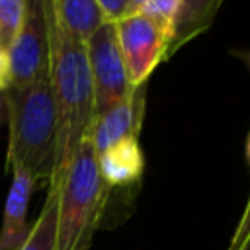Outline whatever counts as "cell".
I'll return each mask as SVG.
<instances>
[{
  "instance_id": "cell-1",
  "label": "cell",
  "mask_w": 250,
  "mask_h": 250,
  "mask_svg": "<svg viewBox=\"0 0 250 250\" xmlns=\"http://www.w3.org/2000/svg\"><path fill=\"white\" fill-rule=\"evenodd\" d=\"M49 33V82L57 113V150L49 180L61 178L94 121V90L84 41L76 39L43 0Z\"/></svg>"
},
{
  "instance_id": "cell-2",
  "label": "cell",
  "mask_w": 250,
  "mask_h": 250,
  "mask_svg": "<svg viewBox=\"0 0 250 250\" xmlns=\"http://www.w3.org/2000/svg\"><path fill=\"white\" fill-rule=\"evenodd\" d=\"M8 109L6 170L25 168L37 180L53 174L57 150V113L49 74L37 82L2 92Z\"/></svg>"
},
{
  "instance_id": "cell-3",
  "label": "cell",
  "mask_w": 250,
  "mask_h": 250,
  "mask_svg": "<svg viewBox=\"0 0 250 250\" xmlns=\"http://www.w3.org/2000/svg\"><path fill=\"white\" fill-rule=\"evenodd\" d=\"M47 184L57 188L55 250H90L111 195L102 180L92 143L86 139L61 178Z\"/></svg>"
},
{
  "instance_id": "cell-4",
  "label": "cell",
  "mask_w": 250,
  "mask_h": 250,
  "mask_svg": "<svg viewBox=\"0 0 250 250\" xmlns=\"http://www.w3.org/2000/svg\"><path fill=\"white\" fill-rule=\"evenodd\" d=\"M84 47L92 76L94 111L98 115L127 98L137 86H133L129 80L125 59L117 41L115 21H104L84 41Z\"/></svg>"
},
{
  "instance_id": "cell-5",
  "label": "cell",
  "mask_w": 250,
  "mask_h": 250,
  "mask_svg": "<svg viewBox=\"0 0 250 250\" xmlns=\"http://www.w3.org/2000/svg\"><path fill=\"white\" fill-rule=\"evenodd\" d=\"M115 29L131 84H146L152 70L166 61L172 31L141 12L117 20Z\"/></svg>"
},
{
  "instance_id": "cell-6",
  "label": "cell",
  "mask_w": 250,
  "mask_h": 250,
  "mask_svg": "<svg viewBox=\"0 0 250 250\" xmlns=\"http://www.w3.org/2000/svg\"><path fill=\"white\" fill-rule=\"evenodd\" d=\"M10 86L23 88L49 74V33L43 0H27L18 35L8 49Z\"/></svg>"
},
{
  "instance_id": "cell-7",
  "label": "cell",
  "mask_w": 250,
  "mask_h": 250,
  "mask_svg": "<svg viewBox=\"0 0 250 250\" xmlns=\"http://www.w3.org/2000/svg\"><path fill=\"white\" fill-rule=\"evenodd\" d=\"M145 92L146 84H141L127 98H123L121 102L113 104L111 107L94 117L88 141L92 143L96 154L104 152L119 141L139 139L145 115Z\"/></svg>"
},
{
  "instance_id": "cell-8",
  "label": "cell",
  "mask_w": 250,
  "mask_h": 250,
  "mask_svg": "<svg viewBox=\"0 0 250 250\" xmlns=\"http://www.w3.org/2000/svg\"><path fill=\"white\" fill-rule=\"evenodd\" d=\"M10 172H12V184L4 203L0 250H21L31 230V225L27 223V207L37 178L25 168H14Z\"/></svg>"
},
{
  "instance_id": "cell-9",
  "label": "cell",
  "mask_w": 250,
  "mask_h": 250,
  "mask_svg": "<svg viewBox=\"0 0 250 250\" xmlns=\"http://www.w3.org/2000/svg\"><path fill=\"white\" fill-rule=\"evenodd\" d=\"M98 168L109 193L137 188L145 172V154L139 139H125L98 154Z\"/></svg>"
},
{
  "instance_id": "cell-10",
  "label": "cell",
  "mask_w": 250,
  "mask_h": 250,
  "mask_svg": "<svg viewBox=\"0 0 250 250\" xmlns=\"http://www.w3.org/2000/svg\"><path fill=\"white\" fill-rule=\"evenodd\" d=\"M221 6L223 0H180L166 59L176 55L186 43L203 35L213 25Z\"/></svg>"
},
{
  "instance_id": "cell-11",
  "label": "cell",
  "mask_w": 250,
  "mask_h": 250,
  "mask_svg": "<svg viewBox=\"0 0 250 250\" xmlns=\"http://www.w3.org/2000/svg\"><path fill=\"white\" fill-rule=\"evenodd\" d=\"M59 21L80 41H86L105 20L96 0H49Z\"/></svg>"
},
{
  "instance_id": "cell-12",
  "label": "cell",
  "mask_w": 250,
  "mask_h": 250,
  "mask_svg": "<svg viewBox=\"0 0 250 250\" xmlns=\"http://www.w3.org/2000/svg\"><path fill=\"white\" fill-rule=\"evenodd\" d=\"M57 248V188L47 186V197L39 217L31 225L29 236L21 250H55Z\"/></svg>"
},
{
  "instance_id": "cell-13",
  "label": "cell",
  "mask_w": 250,
  "mask_h": 250,
  "mask_svg": "<svg viewBox=\"0 0 250 250\" xmlns=\"http://www.w3.org/2000/svg\"><path fill=\"white\" fill-rule=\"evenodd\" d=\"M27 0H0V49L8 53L14 37L18 35Z\"/></svg>"
},
{
  "instance_id": "cell-14",
  "label": "cell",
  "mask_w": 250,
  "mask_h": 250,
  "mask_svg": "<svg viewBox=\"0 0 250 250\" xmlns=\"http://www.w3.org/2000/svg\"><path fill=\"white\" fill-rule=\"evenodd\" d=\"M178 8H180V0H146L139 12L152 18L154 21L162 23L164 27H168L172 31Z\"/></svg>"
},
{
  "instance_id": "cell-15",
  "label": "cell",
  "mask_w": 250,
  "mask_h": 250,
  "mask_svg": "<svg viewBox=\"0 0 250 250\" xmlns=\"http://www.w3.org/2000/svg\"><path fill=\"white\" fill-rule=\"evenodd\" d=\"M227 250H250V195H248L244 211L234 227V232L230 236Z\"/></svg>"
},
{
  "instance_id": "cell-16",
  "label": "cell",
  "mask_w": 250,
  "mask_h": 250,
  "mask_svg": "<svg viewBox=\"0 0 250 250\" xmlns=\"http://www.w3.org/2000/svg\"><path fill=\"white\" fill-rule=\"evenodd\" d=\"M105 21H117L127 14L129 0H96Z\"/></svg>"
},
{
  "instance_id": "cell-17",
  "label": "cell",
  "mask_w": 250,
  "mask_h": 250,
  "mask_svg": "<svg viewBox=\"0 0 250 250\" xmlns=\"http://www.w3.org/2000/svg\"><path fill=\"white\" fill-rule=\"evenodd\" d=\"M10 88V62L8 55L0 49V92Z\"/></svg>"
},
{
  "instance_id": "cell-18",
  "label": "cell",
  "mask_w": 250,
  "mask_h": 250,
  "mask_svg": "<svg viewBox=\"0 0 250 250\" xmlns=\"http://www.w3.org/2000/svg\"><path fill=\"white\" fill-rule=\"evenodd\" d=\"M145 2H146V0H129V6H127V14H125V16L137 14V12H139V10L145 6ZM125 16H123V18H125Z\"/></svg>"
},
{
  "instance_id": "cell-19",
  "label": "cell",
  "mask_w": 250,
  "mask_h": 250,
  "mask_svg": "<svg viewBox=\"0 0 250 250\" xmlns=\"http://www.w3.org/2000/svg\"><path fill=\"white\" fill-rule=\"evenodd\" d=\"M244 154H246V162L250 166V131H248V137H246V146H244Z\"/></svg>"
},
{
  "instance_id": "cell-20",
  "label": "cell",
  "mask_w": 250,
  "mask_h": 250,
  "mask_svg": "<svg viewBox=\"0 0 250 250\" xmlns=\"http://www.w3.org/2000/svg\"><path fill=\"white\" fill-rule=\"evenodd\" d=\"M2 111H4V98H2V92H0V121H2Z\"/></svg>"
},
{
  "instance_id": "cell-21",
  "label": "cell",
  "mask_w": 250,
  "mask_h": 250,
  "mask_svg": "<svg viewBox=\"0 0 250 250\" xmlns=\"http://www.w3.org/2000/svg\"><path fill=\"white\" fill-rule=\"evenodd\" d=\"M240 57H242V59H244V61H246V64H248V66H250V53H242V55H240Z\"/></svg>"
}]
</instances>
